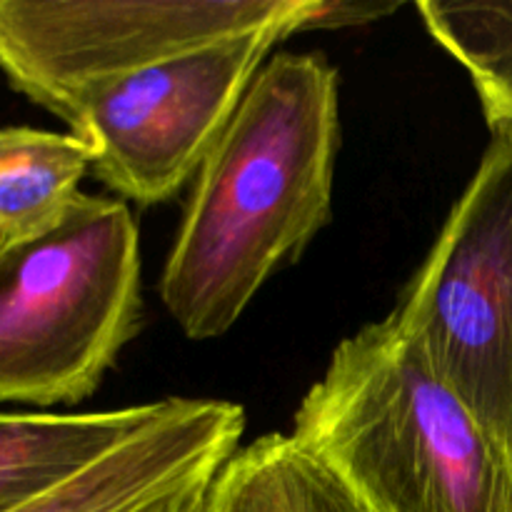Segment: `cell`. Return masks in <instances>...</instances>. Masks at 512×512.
<instances>
[{
  "label": "cell",
  "instance_id": "cell-1",
  "mask_svg": "<svg viewBox=\"0 0 512 512\" xmlns=\"http://www.w3.org/2000/svg\"><path fill=\"white\" fill-rule=\"evenodd\" d=\"M338 148L333 65L320 53L270 58L200 165L160 275V300L188 338L228 333L328 225Z\"/></svg>",
  "mask_w": 512,
  "mask_h": 512
},
{
  "label": "cell",
  "instance_id": "cell-2",
  "mask_svg": "<svg viewBox=\"0 0 512 512\" xmlns=\"http://www.w3.org/2000/svg\"><path fill=\"white\" fill-rule=\"evenodd\" d=\"M293 435L365 512H512V460L393 315L335 348Z\"/></svg>",
  "mask_w": 512,
  "mask_h": 512
},
{
  "label": "cell",
  "instance_id": "cell-3",
  "mask_svg": "<svg viewBox=\"0 0 512 512\" xmlns=\"http://www.w3.org/2000/svg\"><path fill=\"white\" fill-rule=\"evenodd\" d=\"M140 328V240L123 200L80 193L0 243V405L90 398Z\"/></svg>",
  "mask_w": 512,
  "mask_h": 512
},
{
  "label": "cell",
  "instance_id": "cell-4",
  "mask_svg": "<svg viewBox=\"0 0 512 512\" xmlns=\"http://www.w3.org/2000/svg\"><path fill=\"white\" fill-rule=\"evenodd\" d=\"M490 133L390 315L512 460V128Z\"/></svg>",
  "mask_w": 512,
  "mask_h": 512
},
{
  "label": "cell",
  "instance_id": "cell-5",
  "mask_svg": "<svg viewBox=\"0 0 512 512\" xmlns=\"http://www.w3.org/2000/svg\"><path fill=\"white\" fill-rule=\"evenodd\" d=\"M315 8L318 0L263 30L90 85L55 115L88 145L90 170L110 190L140 205L165 203L205 163L275 45L303 33Z\"/></svg>",
  "mask_w": 512,
  "mask_h": 512
},
{
  "label": "cell",
  "instance_id": "cell-6",
  "mask_svg": "<svg viewBox=\"0 0 512 512\" xmlns=\"http://www.w3.org/2000/svg\"><path fill=\"white\" fill-rule=\"evenodd\" d=\"M313 0H0V70L35 105H60L180 53L263 30Z\"/></svg>",
  "mask_w": 512,
  "mask_h": 512
},
{
  "label": "cell",
  "instance_id": "cell-7",
  "mask_svg": "<svg viewBox=\"0 0 512 512\" xmlns=\"http://www.w3.org/2000/svg\"><path fill=\"white\" fill-rule=\"evenodd\" d=\"M243 430L245 410L228 400H160L143 430L13 512H153L210 483L240 450Z\"/></svg>",
  "mask_w": 512,
  "mask_h": 512
},
{
  "label": "cell",
  "instance_id": "cell-8",
  "mask_svg": "<svg viewBox=\"0 0 512 512\" xmlns=\"http://www.w3.org/2000/svg\"><path fill=\"white\" fill-rule=\"evenodd\" d=\"M160 403L105 413H0V512L60 488L143 430Z\"/></svg>",
  "mask_w": 512,
  "mask_h": 512
},
{
  "label": "cell",
  "instance_id": "cell-9",
  "mask_svg": "<svg viewBox=\"0 0 512 512\" xmlns=\"http://www.w3.org/2000/svg\"><path fill=\"white\" fill-rule=\"evenodd\" d=\"M203 512H365L363 505L298 445L270 433L240 448L205 490Z\"/></svg>",
  "mask_w": 512,
  "mask_h": 512
},
{
  "label": "cell",
  "instance_id": "cell-10",
  "mask_svg": "<svg viewBox=\"0 0 512 512\" xmlns=\"http://www.w3.org/2000/svg\"><path fill=\"white\" fill-rule=\"evenodd\" d=\"M90 165L93 153L73 133L0 128V243L58 220L80 195Z\"/></svg>",
  "mask_w": 512,
  "mask_h": 512
},
{
  "label": "cell",
  "instance_id": "cell-11",
  "mask_svg": "<svg viewBox=\"0 0 512 512\" xmlns=\"http://www.w3.org/2000/svg\"><path fill=\"white\" fill-rule=\"evenodd\" d=\"M418 13L435 43L468 70L488 128H512V0H420Z\"/></svg>",
  "mask_w": 512,
  "mask_h": 512
},
{
  "label": "cell",
  "instance_id": "cell-12",
  "mask_svg": "<svg viewBox=\"0 0 512 512\" xmlns=\"http://www.w3.org/2000/svg\"><path fill=\"white\" fill-rule=\"evenodd\" d=\"M400 5L388 3H348V0H318V8L313 10L308 20H305L303 30H315V28H348V25H360L370 23V20H378L383 15L395 13Z\"/></svg>",
  "mask_w": 512,
  "mask_h": 512
},
{
  "label": "cell",
  "instance_id": "cell-13",
  "mask_svg": "<svg viewBox=\"0 0 512 512\" xmlns=\"http://www.w3.org/2000/svg\"><path fill=\"white\" fill-rule=\"evenodd\" d=\"M210 483H213V480H210ZM210 483L195 485V488H190L188 493H183V495H178V498L168 500V503H163L160 508H155L153 512H203L205 490H208Z\"/></svg>",
  "mask_w": 512,
  "mask_h": 512
}]
</instances>
